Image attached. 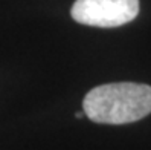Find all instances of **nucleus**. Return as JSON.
Here are the masks:
<instances>
[{"mask_svg":"<svg viewBox=\"0 0 151 150\" xmlns=\"http://www.w3.org/2000/svg\"><path fill=\"white\" fill-rule=\"evenodd\" d=\"M139 14V0H75L72 19L96 28H118L134 20Z\"/></svg>","mask_w":151,"mask_h":150,"instance_id":"2","label":"nucleus"},{"mask_svg":"<svg viewBox=\"0 0 151 150\" xmlns=\"http://www.w3.org/2000/svg\"><path fill=\"white\" fill-rule=\"evenodd\" d=\"M76 117H78V118H83V117H84V112H83V110H81V112H78V113H76Z\"/></svg>","mask_w":151,"mask_h":150,"instance_id":"3","label":"nucleus"},{"mask_svg":"<svg viewBox=\"0 0 151 150\" xmlns=\"http://www.w3.org/2000/svg\"><path fill=\"white\" fill-rule=\"evenodd\" d=\"M84 115L99 124H127L151 113V86L109 83L96 86L83 100Z\"/></svg>","mask_w":151,"mask_h":150,"instance_id":"1","label":"nucleus"}]
</instances>
